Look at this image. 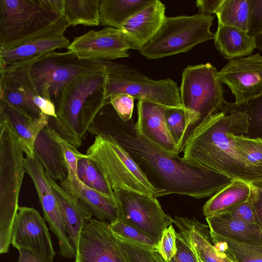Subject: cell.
<instances>
[{"instance_id":"obj_1","label":"cell","mask_w":262,"mask_h":262,"mask_svg":"<svg viewBox=\"0 0 262 262\" xmlns=\"http://www.w3.org/2000/svg\"><path fill=\"white\" fill-rule=\"evenodd\" d=\"M100 123L114 137L138 164L161 195L178 194L202 199L212 196L232 181L228 177L192 166L179 155L152 144L136 130L131 120L124 122L114 110L106 112Z\"/></svg>"},{"instance_id":"obj_2","label":"cell","mask_w":262,"mask_h":262,"mask_svg":"<svg viewBox=\"0 0 262 262\" xmlns=\"http://www.w3.org/2000/svg\"><path fill=\"white\" fill-rule=\"evenodd\" d=\"M248 116L233 110L205 121L187 140L183 159L189 164L249 183L262 177V169L248 163L239 152L235 135H245Z\"/></svg>"},{"instance_id":"obj_3","label":"cell","mask_w":262,"mask_h":262,"mask_svg":"<svg viewBox=\"0 0 262 262\" xmlns=\"http://www.w3.org/2000/svg\"><path fill=\"white\" fill-rule=\"evenodd\" d=\"M69 26L53 0H0V51L63 34Z\"/></svg>"},{"instance_id":"obj_4","label":"cell","mask_w":262,"mask_h":262,"mask_svg":"<svg viewBox=\"0 0 262 262\" xmlns=\"http://www.w3.org/2000/svg\"><path fill=\"white\" fill-rule=\"evenodd\" d=\"M24 151L8 122L0 117V253L8 252L25 167Z\"/></svg>"},{"instance_id":"obj_5","label":"cell","mask_w":262,"mask_h":262,"mask_svg":"<svg viewBox=\"0 0 262 262\" xmlns=\"http://www.w3.org/2000/svg\"><path fill=\"white\" fill-rule=\"evenodd\" d=\"M85 155L97 165L114 191L125 189L161 196L160 191L150 183L127 151L113 136L97 135Z\"/></svg>"},{"instance_id":"obj_6","label":"cell","mask_w":262,"mask_h":262,"mask_svg":"<svg viewBox=\"0 0 262 262\" xmlns=\"http://www.w3.org/2000/svg\"><path fill=\"white\" fill-rule=\"evenodd\" d=\"M112 61L82 59L67 51H55L31 58V75L39 95L52 101L55 106L61 93L77 77L107 71Z\"/></svg>"},{"instance_id":"obj_7","label":"cell","mask_w":262,"mask_h":262,"mask_svg":"<svg viewBox=\"0 0 262 262\" xmlns=\"http://www.w3.org/2000/svg\"><path fill=\"white\" fill-rule=\"evenodd\" d=\"M214 17L196 14L166 16L155 36L140 50L149 59H156L185 53L202 42L213 39L211 31Z\"/></svg>"},{"instance_id":"obj_8","label":"cell","mask_w":262,"mask_h":262,"mask_svg":"<svg viewBox=\"0 0 262 262\" xmlns=\"http://www.w3.org/2000/svg\"><path fill=\"white\" fill-rule=\"evenodd\" d=\"M108 69L75 78L60 94L56 105L57 117L49 118L48 124L76 148L85 139L81 122L83 109L92 96L104 90Z\"/></svg>"},{"instance_id":"obj_9","label":"cell","mask_w":262,"mask_h":262,"mask_svg":"<svg viewBox=\"0 0 262 262\" xmlns=\"http://www.w3.org/2000/svg\"><path fill=\"white\" fill-rule=\"evenodd\" d=\"M217 72L210 63L188 66L183 70L180 95L182 107L192 114L190 136L205 121L221 112L226 101Z\"/></svg>"},{"instance_id":"obj_10","label":"cell","mask_w":262,"mask_h":262,"mask_svg":"<svg viewBox=\"0 0 262 262\" xmlns=\"http://www.w3.org/2000/svg\"><path fill=\"white\" fill-rule=\"evenodd\" d=\"M119 93L166 107H182L180 89L171 79L154 80L126 66L112 62L106 77L104 98L109 100Z\"/></svg>"},{"instance_id":"obj_11","label":"cell","mask_w":262,"mask_h":262,"mask_svg":"<svg viewBox=\"0 0 262 262\" xmlns=\"http://www.w3.org/2000/svg\"><path fill=\"white\" fill-rule=\"evenodd\" d=\"M119 217L151 237L157 244L163 231L173 223L157 198L138 192L120 189L114 191Z\"/></svg>"},{"instance_id":"obj_12","label":"cell","mask_w":262,"mask_h":262,"mask_svg":"<svg viewBox=\"0 0 262 262\" xmlns=\"http://www.w3.org/2000/svg\"><path fill=\"white\" fill-rule=\"evenodd\" d=\"M31 58L1 67V106L36 119L42 114L33 101L38 95L31 75Z\"/></svg>"},{"instance_id":"obj_13","label":"cell","mask_w":262,"mask_h":262,"mask_svg":"<svg viewBox=\"0 0 262 262\" xmlns=\"http://www.w3.org/2000/svg\"><path fill=\"white\" fill-rule=\"evenodd\" d=\"M75 262H127L110 223L91 219L81 232Z\"/></svg>"},{"instance_id":"obj_14","label":"cell","mask_w":262,"mask_h":262,"mask_svg":"<svg viewBox=\"0 0 262 262\" xmlns=\"http://www.w3.org/2000/svg\"><path fill=\"white\" fill-rule=\"evenodd\" d=\"M25 167L34 183L45 219L58 238L60 254L68 258L75 257L76 252L67 234L56 198L43 166L35 156H26Z\"/></svg>"},{"instance_id":"obj_15","label":"cell","mask_w":262,"mask_h":262,"mask_svg":"<svg viewBox=\"0 0 262 262\" xmlns=\"http://www.w3.org/2000/svg\"><path fill=\"white\" fill-rule=\"evenodd\" d=\"M67 49L82 59L110 61L128 57L133 48L121 30L107 26L75 38Z\"/></svg>"},{"instance_id":"obj_16","label":"cell","mask_w":262,"mask_h":262,"mask_svg":"<svg viewBox=\"0 0 262 262\" xmlns=\"http://www.w3.org/2000/svg\"><path fill=\"white\" fill-rule=\"evenodd\" d=\"M217 77L230 90L235 103L256 96L262 91V55L230 60L217 71Z\"/></svg>"},{"instance_id":"obj_17","label":"cell","mask_w":262,"mask_h":262,"mask_svg":"<svg viewBox=\"0 0 262 262\" xmlns=\"http://www.w3.org/2000/svg\"><path fill=\"white\" fill-rule=\"evenodd\" d=\"M45 219L33 207H19L13 224L11 244L48 257L55 255Z\"/></svg>"},{"instance_id":"obj_18","label":"cell","mask_w":262,"mask_h":262,"mask_svg":"<svg viewBox=\"0 0 262 262\" xmlns=\"http://www.w3.org/2000/svg\"><path fill=\"white\" fill-rule=\"evenodd\" d=\"M166 107L145 100L137 104L138 120L135 127L138 133L149 142L171 154L179 151L167 127Z\"/></svg>"},{"instance_id":"obj_19","label":"cell","mask_w":262,"mask_h":262,"mask_svg":"<svg viewBox=\"0 0 262 262\" xmlns=\"http://www.w3.org/2000/svg\"><path fill=\"white\" fill-rule=\"evenodd\" d=\"M165 7L158 0L152 2L129 18L120 27L134 50H140L156 34L165 16Z\"/></svg>"},{"instance_id":"obj_20","label":"cell","mask_w":262,"mask_h":262,"mask_svg":"<svg viewBox=\"0 0 262 262\" xmlns=\"http://www.w3.org/2000/svg\"><path fill=\"white\" fill-rule=\"evenodd\" d=\"M49 178L67 234L76 252L82 229L92 219L93 215L76 196L57 184L49 176Z\"/></svg>"},{"instance_id":"obj_21","label":"cell","mask_w":262,"mask_h":262,"mask_svg":"<svg viewBox=\"0 0 262 262\" xmlns=\"http://www.w3.org/2000/svg\"><path fill=\"white\" fill-rule=\"evenodd\" d=\"M173 224L179 233L204 262H235L212 244L208 226L195 219L175 216Z\"/></svg>"},{"instance_id":"obj_22","label":"cell","mask_w":262,"mask_h":262,"mask_svg":"<svg viewBox=\"0 0 262 262\" xmlns=\"http://www.w3.org/2000/svg\"><path fill=\"white\" fill-rule=\"evenodd\" d=\"M60 182L61 187L76 196L99 220L111 223L118 219L116 199L87 187L78 178L70 180L66 177Z\"/></svg>"},{"instance_id":"obj_23","label":"cell","mask_w":262,"mask_h":262,"mask_svg":"<svg viewBox=\"0 0 262 262\" xmlns=\"http://www.w3.org/2000/svg\"><path fill=\"white\" fill-rule=\"evenodd\" d=\"M209 232L239 243L262 247V226L231 218L224 214L206 217Z\"/></svg>"},{"instance_id":"obj_24","label":"cell","mask_w":262,"mask_h":262,"mask_svg":"<svg viewBox=\"0 0 262 262\" xmlns=\"http://www.w3.org/2000/svg\"><path fill=\"white\" fill-rule=\"evenodd\" d=\"M0 117L8 122L26 156L34 157L35 140L40 132L48 125L50 117L43 114L38 118L31 119L13 108L0 106Z\"/></svg>"},{"instance_id":"obj_25","label":"cell","mask_w":262,"mask_h":262,"mask_svg":"<svg viewBox=\"0 0 262 262\" xmlns=\"http://www.w3.org/2000/svg\"><path fill=\"white\" fill-rule=\"evenodd\" d=\"M213 39L220 54L229 60L249 56L256 49L255 37L247 32L221 24H218Z\"/></svg>"},{"instance_id":"obj_26","label":"cell","mask_w":262,"mask_h":262,"mask_svg":"<svg viewBox=\"0 0 262 262\" xmlns=\"http://www.w3.org/2000/svg\"><path fill=\"white\" fill-rule=\"evenodd\" d=\"M34 150L35 156L51 179L60 181L67 177V170L61 147L47 126L37 135Z\"/></svg>"},{"instance_id":"obj_27","label":"cell","mask_w":262,"mask_h":262,"mask_svg":"<svg viewBox=\"0 0 262 262\" xmlns=\"http://www.w3.org/2000/svg\"><path fill=\"white\" fill-rule=\"evenodd\" d=\"M71 42L63 34H56L36 39L13 49L0 51L1 67L56 49L67 48Z\"/></svg>"},{"instance_id":"obj_28","label":"cell","mask_w":262,"mask_h":262,"mask_svg":"<svg viewBox=\"0 0 262 262\" xmlns=\"http://www.w3.org/2000/svg\"><path fill=\"white\" fill-rule=\"evenodd\" d=\"M251 191V187L248 183L232 180L206 202L203 207V214L207 217L220 214L243 203L249 199Z\"/></svg>"},{"instance_id":"obj_29","label":"cell","mask_w":262,"mask_h":262,"mask_svg":"<svg viewBox=\"0 0 262 262\" xmlns=\"http://www.w3.org/2000/svg\"><path fill=\"white\" fill-rule=\"evenodd\" d=\"M152 0H100V25L119 29Z\"/></svg>"},{"instance_id":"obj_30","label":"cell","mask_w":262,"mask_h":262,"mask_svg":"<svg viewBox=\"0 0 262 262\" xmlns=\"http://www.w3.org/2000/svg\"><path fill=\"white\" fill-rule=\"evenodd\" d=\"M100 0H65L63 16L69 26L100 25Z\"/></svg>"},{"instance_id":"obj_31","label":"cell","mask_w":262,"mask_h":262,"mask_svg":"<svg viewBox=\"0 0 262 262\" xmlns=\"http://www.w3.org/2000/svg\"><path fill=\"white\" fill-rule=\"evenodd\" d=\"M250 0H222L215 14L218 24L248 32Z\"/></svg>"},{"instance_id":"obj_32","label":"cell","mask_w":262,"mask_h":262,"mask_svg":"<svg viewBox=\"0 0 262 262\" xmlns=\"http://www.w3.org/2000/svg\"><path fill=\"white\" fill-rule=\"evenodd\" d=\"M213 246L235 262H262V247L247 245L209 232Z\"/></svg>"},{"instance_id":"obj_33","label":"cell","mask_w":262,"mask_h":262,"mask_svg":"<svg viewBox=\"0 0 262 262\" xmlns=\"http://www.w3.org/2000/svg\"><path fill=\"white\" fill-rule=\"evenodd\" d=\"M233 110L244 111L248 115L249 126L244 136L262 140V91L241 102L226 101L221 112L228 113Z\"/></svg>"},{"instance_id":"obj_34","label":"cell","mask_w":262,"mask_h":262,"mask_svg":"<svg viewBox=\"0 0 262 262\" xmlns=\"http://www.w3.org/2000/svg\"><path fill=\"white\" fill-rule=\"evenodd\" d=\"M165 118L168 129L180 153L183 151L190 135L192 114L183 107H166Z\"/></svg>"},{"instance_id":"obj_35","label":"cell","mask_w":262,"mask_h":262,"mask_svg":"<svg viewBox=\"0 0 262 262\" xmlns=\"http://www.w3.org/2000/svg\"><path fill=\"white\" fill-rule=\"evenodd\" d=\"M77 176L79 180L87 187L116 199L114 191L100 169L85 154H82L78 160Z\"/></svg>"},{"instance_id":"obj_36","label":"cell","mask_w":262,"mask_h":262,"mask_svg":"<svg viewBox=\"0 0 262 262\" xmlns=\"http://www.w3.org/2000/svg\"><path fill=\"white\" fill-rule=\"evenodd\" d=\"M110 226L115 234L121 239L154 250L157 247L151 237L121 217L111 223Z\"/></svg>"},{"instance_id":"obj_37","label":"cell","mask_w":262,"mask_h":262,"mask_svg":"<svg viewBox=\"0 0 262 262\" xmlns=\"http://www.w3.org/2000/svg\"><path fill=\"white\" fill-rule=\"evenodd\" d=\"M234 139L243 158L251 165L262 169V140L244 135H235Z\"/></svg>"},{"instance_id":"obj_38","label":"cell","mask_w":262,"mask_h":262,"mask_svg":"<svg viewBox=\"0 0 262 262\" xmlns=\"http://www.w3.org/2000/svg\"><path fill=\"white\" fill-rule=\"evenodd\" d=\"M47 127L61 147L67 170V178L70 180H74L78 178L77 176L78 161L82 154L80 153L77 148L62 138L49 124Z\"/></svg>"},{"instance_id":"obj_39","label":"cell","mask_w":262,"mask_h":262,"mask_svg":"<svg viewBox=\"0 0 262 262\" xmlns=\"http://www.w3.org/2000/svg\"><path fill=\"white\" fill-rule=\"evenodd\" d=\"M120 239L127 262H163L160 255L154 249Z\"/></svg>"},{"instance_id":"obj_40","label":"cell","mask_w":262,"mask_h":262,"mask_svg":"<svg viewBox=\"0 0 262 262\" xmlns=\"http://www.w3.org/2000/svg\"><path fill=\"white\" fill-rule=\"evenodd\" d=\"M176 231L172 225L163 232L155 251L166 261H170L177 252Z\"/></svg>"},{"instance_id":"obj_41","label":"cell","mask_w":262,"mask_h":262,"mask_svg":"<svg viewBox=\"0 0 262 262\" xmlns=\"http://www.w3.org/2000/svg\"><path fill=\"white\" fill-rule=\"evenodd\" d=\"M110 102L119 118L127 122L132 119L135 99L123 93L115 94L109 99Z\"/></svg>"},{"instance_id":"obj_42","label":"cell","mask_w":262,"mask_h":262,"mask_svg":"<svg viewBox=\"0 0 262 262\" xmlns=\"http://www.w3.org/2000/svg\"><path fill=\"white\" fill-rule=\"evenodd\" d=\"M248 33L255 38L262 35V0H250Z\"/></svg>"},{"instance_id":"obj_43","label":"cell","mask_w":262,"mask_h":262,"mask_svg":"<svg viewBox=\"0 0 262 262\" xmlns=\"http://www.w3.org/2000/svg\"><path fill=\"white\" fill-rule=\"evenodd\" d=\"M221 213L226 214L235 220L256 224L249 199L243 203L226 210Z\"/></svg>"},{"instance_id":"obj_44","label":"cell","mask_w":262,"mask_h":262,"mask_svg":"<svg viewBox=\"0 0 262 262\" xmlns=\"http://www.w3.org/2000/svg\"><path fill=\"white\" fill-rule=\"evenodd\" d=\"M177 252L168 262H198L196 256L191 247L179 232H176Z\"/></svg>"},{"instance_id":"obj_45","label":"cell","mask_w":262,"mask_h":262,"mask_svg":"<svg viewBox=\"0 0 262 262\" xmlns=\"http://www.w3.org/2000/svg\"><path fill=\"white\" fill-rule=\"evenodd\" d=\"M249 199L252 205L255 223L262 226V192L251 187Z\"/></svg>"},{"instance_id":"obj_46","label":"cell","mask_w":262,"mask_h":262,"mask_svg":"<svg viewBox=\"0 0 262 262\" xmlns=\"http://www.w3.org/2000/svg\"><path fill=\"white\" fill-rule=\"evenodd\" d=\"M17 262H53V260L48 257L33 251L26 249H20Z\"/></svg>"},{"instance_id":"obj_47","label":"cell","mask_w":262,"mask_h":262,"mask_svg":"<svg viewBox=\"0 0 262 262\" xmlns=\"http://www.w3.org/2000/svg\"><path fill=\"white\" fill-rule=\"evenodd\" d=\"M222 0H198L195 4L199 13L212 15L221 3Z\"/></svg>"},{"instance_id":"obj_48","label":"cell","mask_w":262,"mask_h":262,"mask_svg":"<svg viewBox=\"0 0 262 262\" xmlns=\"http://www.w3.org/2000/svg\"><path fill=\"white\" fill-rule=\"evenodd\" d=\"M249 184L252 188L262 192V177L252 181Z\"/></svg>"},{"instance_id":"obj_49","label":"cell","mask_w":262,"mask_h":262,"mask_svg":"<svg viewBox=\"0 0 262 262\" xmlns=\"http://www.w3.org/2000/svg\"><path fill=\"white\" fill-rule=\"evenodd\" d=\"M255 38L256 40V49L262 52V35Z\"/></svg>"},{"instance_id":"obj_50","label":"cell","mask_w":262,"mask_h":262,"mask_svg":"<svg viewBox=\"0 0 262 262\" xmlns=\"http://www.w3.org/2000/svg\"><path fill=\"white\" fill-rule=\"evenodd\" d=\"M195 253V252H194ZM196 256V258H197V260H198V262H204L201 258L200 257L195 253Z\"/></svg>"},{"instance_id":"obj_51","label":"cell","mask_w":262,"mask_h":262,"mask_svg":"<svg viewBox=\"0 0 262 262\" xmlns=\"http://www.w3.org/2000/svg\"><path fill=\"white\" fill-rule=\"evenodd\" d=\"M161 258H162L163 262H168V261L165 260L162 257H161Z\"/></svg>"}]
</instances>
